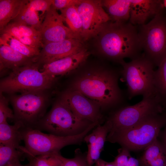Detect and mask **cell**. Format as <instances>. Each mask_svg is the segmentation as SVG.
<instances>
[{
  "mask_svg": "<svg viewBox=\"0 0 166 166\" xmlns=\"http://www.w3.org/2000/svg\"><path fill=\"white\" fill-rule=\"evenodd\" d=\"M126 166H140L139 160L131 156Z\"/></svg>",
  "mask_w": 166,
  "mask_h": 166,
  "instance_id": "obj_34",
  "label": "cell"
},
{
  "mask_svg": "<svg viewBox=\"0 0 166 166\" xmlns=\"http://www.w3.org/2000/svg\"><path fill=\"white\" fill-rule=\"evenodd\" d=\"M12 166H31L30 164V163H28V164L26 165H22L20 163L16 164Z\"/></svg>",
  "mask_w": 166,
  "mask_h": 166,
  "instance_id": "obj_37",
  "label": "cell"
},
{
  "mask_svg": "<svg viewBox=\"0 0 166 166\" xmlns=\"http://www.w3.org/2000/svg\"><path fill=\"white\" fill-rule=\"evenodd\" d=\"M95 164V166H114L112 162H107L100 158L96 162Z\"/></svg>",
  "mask_w": 166,
  "mask_h": 166,
  "instance_id": "obj_35",
  "label": "cell"
},
{
  "mask_svg": "<svg viewBox=\"0 0 166 166\" xmlns=\"http://www.w3.org/2000/svg\"><path fill=\"white\" fill-rule=\"evenodd\" d=\"M14 118V114L9 107L8 102L3 95L2 93H0V124L7 122L8 119Z\"/></svg>",
  "mask_w": 166,
  "mask_h": 166,
  "instance_id": "obj_29",
  "label": "cell"
},
{
  "mask_svg": "<svg viewBox=\"0 0 166 166\" xmlns=\"http://www.w3.org/2000/svg\"><path fill=\"white\" fill-rule=\"evenodd\" d=\"M61 14L51 6L45 13L39 30L43 44L74 38L82 40L63 23Z\"/></svg>",
  "mask_w": 166,
  "mask_h": 166,
  "instance_id": "obj_13",
  "label": "cell"
},
{
  "mask_svg": "<svg viewBox=\"0 0 166 166\" xmlns=\"http://www.w3.org/2000/svg\"><path fill=\"white\" fill-rule=\"evenodd\" d=\"M24 127L20 121H16L13 125L8 122L0 124V144L19 147L22 140V130Z\"/></svg>",
  "mask_w": 166,
  "mask_h": 166,
  "instance_id": "obj_22",
  "label": "cell"
},
{
  "mask_svg": "<svg viewBox=\"0 0 166 166\" xmlns=\"http://www.w3.org/2000/svg\"><path fill=\"white\" fill-rule=\"evenodd\" d=\"M166 125V110L149 115L130 128L109 133L106 140L129 151L144 150L158 139Z\"/></svg>",
  "mask_w": 166,
  "mask_h": 166,
  "instance_id": "obj_3",
  "label": "cell"
},
{
  "mask_svg": "<svg viewBox=\"0 0 166 166\" xmlns=\"http://www.w3.org/2000/svg\"><path fill=\"white\" fill-rule=\"evenodd\" d=\"M95 38L99 52L109 59L121 63L125 58L132 60L140 56L138 31L130 22L109 21Z\"/></svg>",
  "mask_w": 166,
  "mask_h": 166,
  "instance_id": "obj_1",
  "label": "cell"
},
{
  "mask_svg": "<svg viewBox=\"0 0 166 166\" xmlns=\"http://www.w3.org/2000/svg\"><path fill=\"white\" fill-rule=\"evenodd\" d=\"M163 1L164 7H165L166 8V0H164Z\"/></svg>",
  "mask_w": 166,
  "mask_h": 166,
  "instance_id": "obj_38",
  "label": "cell"
},
{
  "mask_svg": "<svg viewBox=\"0 0 166 166\" xmlns=\"http://www.w3.org/2000/svg\"><path fill=\"white\" fill-rule=\"evenodd\" d=\"M141 26L138 34L144 56L158 67L166 58V16L163 11Z\"/></svg>",
  "mask_w": 166,
  "mask_h": 166,
  "instance_id": "obj_9",
  "label": "cell"
},
{
  "mask_svg": "<svg viewBox=\"0 0 166 166\" xmlns=\"http://www.w3.org/2000/svg\"><path fill=\"white\" fill-rule=\"evenodd\" d=\"M113 22H126L130 16V0H101Z\"/></svg>",
  "mask_w": 166,
  "mask_h": 166,
  "instance_id": "obj_20",
  "label": "cell"
},
{
  "mask_svg": "<svg viewBox=\"0 0 166 166\" xmlns=\"http://www.w3.org/2000/svg\"><path fill=\"white\" fill-rule=\"evenodd\" d=\"M7 34L14 37L23 44L35 48L38 47L42 41L40 31L34 28L11 21L1 31L0 34Z\"/></svg>",
  "mask_w": 166,
  "mask_h": 166,
  "instance_id": "obj_18",
  "label": "cell"
},
{
  "mask_svg": "<svg viewBox=\"0 0 166 166\" xmlns=\"http://www.w3.org/2000/svg\"><path fill=\"white\" fill-rule=\"evenodd\" d=\"M29 0H0V31L20 14Z\"/></svg>",
  "mask_w": 166,
  "mask_h": 166,
  "instance_id": "obj_21",
  "label": "cell"
},
{
  "mask_svg": "<svg viewBox=\"0 0 166 166\" xmlns=\"http://www.w3.org/2000/svg\"><path fill=\"white\" fill-rule=\"evenodd\" d=\"M0 61L1 69L8 68L12 70L35 63L33 59L1 42Z\"/></svg>",
  "mask_w": 166,
  "mask_h": 166,
  "instance_id": "obj_19",
  "label": "cell"
},
{
  "mask_svg": "<svg viewBox=\"0 0 166 166\" xmlns=\"http://www.w3.org/2000/svg\"><path fill=\"white\" fill-rule=\"evenodd\" d=\"M62 166H89L87 163L86 156L82 155L80 150L77 149L75 152V156L71 159L62 157Z\"/></svg>",
  "mask_w": 166,
  "mask_h": 166,
  "instance_id": "obj_30",
  "label": "cell"
},
{
  "mask_svg": "<svg viewBox=\"0 0 166 166\" xmlns=\"http://www.w3.org/2000/svg\"><path fill=\"white\" fill-rule=\"evenodd\" d=\"M118 77L116 72L110 69L93 70L78 78L71 89L80 92L101 108H110L124 100L118 85Z\"/></svg>",
  "mask_w": 166,
  "mask_h": 166,
  "instance_id": "obj_2",
  "label": "cell"
},
{
  "mask_svg": "<svg viewBox=\"0 0 166 166\" xmlns=\"http://www.w3.org/2000/svg\"><path fill=\"white\" fill-rule=\"evenodd\" d=\"M24 154L20 146L0 144V166H12L19 163Z\"/></svg>",
  "mask_w": 166,
  "mask_h": 166,
  "instance_id": "obj_24",
  "label": "cell"
},
{
  "mask_svg": "<svg viewBox=\"0 0 166 166\" xmlns=\"http://www.w3.org/2000/svg\"><path fill=\"white\" fill-rule=\"evenodd\" d=\"M97 125L93 123L82 133L67 136L45 133L38 129L24 127L22 135L25 146H20V148L28 157L60 152V150L65 146L80 144Z\"/></svg>",
  "mask_w": 166,
  "mask_h": 166,
  "instance_id": "obj_4",
  "label": "cell"
},
{
  "mask_svg": "<svg viewBox=\"0 0 166 166\" xmlns=\"http://www.w3.org/2000/svg\"><path fill=\"white\" fill-rule=\"evenodd\" d=\"M28 3L23 8L18 15L11 21L18 22L32 27L39 31L42 22L40 20L38 12L30 7Z\"/></svg>",
  "mask_w": 166,
  "mask_h": 166,
  "instance_id": "obj_27",
  "label": "cell"
},
{
  "mask_svg": "<svg viewBox=\"0 0 166 166\" xmlns=\"http://www.w3.org/2000/svg\"><path fill=\"white\" fill-rule=\"evenodd\" d=\"M39 67L34 63L12 70L9 75L1 81L0 92L23 93L44 92L50 88L56 77L41 71Z\"/></svg>",
  "mask_w": 166,
  "mask_h": 166,
  "instance_id": "obj_5",
  "label": "cell"
},
{
  "mask_svg": "<svg viewBox=\"0 0 166 166\" xmlns=\"http://www.w3.org/2000/svg\"><path fill=\"white\" fill-rule=\"evenodd\" d=\"M82 0H53L51 6L54 9L61 10L72 6H77Z\"/></svg>",
  "mask_w": 166,
  "mask_h": 166,
  "instance_id": "obj_33",
  "label": "cell"
},
{
  "mask_svg": "<svg viewBox=\"0 0 166 166\" xmlns=\"http://www.w3.org/2000/svg\"><path fill=\"white\" fill-rule=\"evenodd\" d=\"M0 42L6 45L25 56L34 60L39 55L40 50L26 45L14 37L7 34H0Z\"/></svg>",
  "mask_w": 166,
  "mask_h": 166,
  "instance_id": "obj_23",
  "label": "cell"
},
{
  "mask_svg": "<svg viewBox=\"0 0 166 166\" xmlns=\"http://www.w3.org/2000/svg\"><path fill=\"white\" fill-rule=\"evenodd\" d=\"M89 54L85 48L77 53L43 65L41 71L55 77L65 74L77 68L86 60Z\"/></svg>",
  "mask_w": 166,
  "mask_h": 166,
  "instance_id": "obj_17",
  "label": "cell"
},
{
  "mask_svg": "<svg viewBox=\"0 0 166 166\" xmlns=\"http://www.w3.org/2000/svg\"><path fill=\"white\" fill-rule=\"evenodd\" d=\"M60 99L81 119L99 124L102 120L100 107L77 91L67 90L63 93Z\"/></svg>",
  "mask_w": 166,
  "mask_h": 166,
  "instance_id": "obj_12",
  "label": "cell"
},
{
  "mask_svg": "<svg viewBox=\"0 0 166 166\" xmlns=\"http://www.w3.org/2000/svg\"><path fill=\"white\" fill-rule=\"evenodd\" d=\"M63 157L58 152L28 157L31 166H62Z\"/></svg>",
  "mask_w": 166,
  "mask_h": 166,
  "instance_id": "obj_28",
  "label": "cell"
},
{
  "mask_svg": "<svg viewBox=\"0 0 166 166\" xmlns=\"http://www.w3.org/2000/svg\"><path fill=\"white\" fill-rule=\"evenodd\" d=\"M77 7L81 20V37L84 42L95 38L104 25L111 21L101 0H82Z\"/></svg>",
  "mask_w": 166,
  "mask_h": 166,
  "instance_id": "obj_11",
  "label": "cell"
},
{
  "mask_svg": "<svg viewBox=\"0 0 166 166\" xmlns=\"http://www.w3.org/2000/svg\"><path fill=\"white\" fill-rule=\"evenodd\" d=\"M154 83L156 95L166 108V58L155 71Z\"/></svg>",
  "mask_w": 166,
  "mask_h": 166,
  "instance_id": "obj_26",
  "label": "cell"
},
{
  "mask_svg": "<svg viewBox=\"0 0 166 166\" xmlns=\"http://www.w3.org/2000/svg\"><path fill=\"white\" fill-rule=\"evenodd\" d=\"M121 73L127 86V97L131 99L141 95L143 97L156 94L154 86V65L144 55L121 63Z\"/></svg>",
  "mask_w": 166,
  "mask_h": 166,
  "instance_id": "obj_7",
  "label": "cell"
},
{
  "mask_svg": "<svg viewBox=\"0 0 166 166\" xmlns=\"http://www.w3.org/2000/svg\"><path fill=\"white\" fill-rule=\"evenodd\" d=\"M53 0H30L28 5L37 11L45 12L50 7Z\"/></svg>",
  "mask_w": 166,
  "mask_h": 166,
  "instance_id": "obj_32",
  "label": "cell"
},
{
  "mask_svg": "<svg viewBox=\"0 0 166 166\" xmlns=\"http://www.w3.org/2000/svg\"><path fill=\"white\" fill-rule=\"evenodd\" d=\"M166 110L156 94L143 97L138 103L123 106L111 114L108 119L111 125L109 133L130 128L149 115Z\"/></svg>",
  "mask_w": 166,
  "mask_h": 166,
  "instance_id": "obj_8",
  "label": "cell"
},
{
  "mask_svg": "<svg viewBox=\"0 0 166 166\" xmlns=\"http://www.w3.org/2000/svg\"><path fill=\"white\" fill-rule=\"evenodd\" d=\"M111 128V124L107 120L103 125H97L91 133L84 137V140L88 147L86 158L89 166H92L100 159Z\"/></svg>",
  "mask_w": 166,
  "mask_h": 166,
  "instance_id": "obj_16",
  "label": "cell"
},
{
  "mask_svg": "<svg viewBox=\"0 0 166 166\" xmlns=\"http://www.w3.org/2000/svg\"><path fill=\"white\" fill-rule=\"evenodd\" d=\"M164 128L163 130L160 132V135H161V137L160 142L166 150V125Z\"/></svg>",
  "mask_w": 166,
  "mask_h": 166,
  "instance_id": "obj_36",
  "label": "cell"
},
{
  "mask_svg": "<svg viewBox=\"0 0 166 166\" xmlns=\"http://www.w3.org/2000/svg\"><path fill=\"white\" fill-rule=\"evenodd\" d=\"M129 22L142 25L149 18L163 11V1L160 0H130Z\"/></svg>",
  "mask_w": 166,
  "mask_h": 166,
  "instance_id": "obj_15",
  "label": "cell"
},
{
  "mask_svg": "<svg viewBox=\"0 0 166 166\" xmlns=\"http://www.w3.org/2000/svg\"><path fill=\"white\" fill-rule=\"evenodd\" d=\"M93 123L78 117L60 99L33 128L59 136H71L82 133Z\"/></svg>",
  "mask_w": 166,
  "mask_h": 166,
  "instance_id": "obj_6",
  "label": "cell"
},
{
  "mask_svg": "<svg viewBox=\"0 0 166 166\" xmlns=\"http://www.w3.org/2000/svg\"><path fill=\"white\" fill-rule=\"evenodd\" d=\"M43 92L25 93L12 97L16 122H21L25 128H34L45 109L47 97Z\"/></svg>",
  "mask_w": 166,
  "mask_h": 166,
  "instance_id": "obj_10",
  "label": "cell"
},
{
  "mask_svg": "<svg viewBox=\"0 0 166 166\" xmlns=\"http://www.w3.org/2000/svg\"><path fill=\"white\" fill-rule=\"evenodd\" d=\"M86 48L82 40L70 38L43 44L35 63L40 66L78 53Z\"/></svg>",
  "mask_w": 166,
  "mask_h": 166,
  "instance_id": "obj_14",
  "label": "cell"
},
{
  "mask_svg": "<svg viewBox=\"0 0 166 166\" xmlns=\"http://www.w3.org/2000/svg\"><path fill=\"white\" fill-rule=\"evenodd\" d=\"M60 10L63 21L68 25V28L82 40V23L77 6H71Z\"/></svg>",
  "mask_w": 166,
  "mask_h": 166,
  "instance_id": "obj_25",
  "label": "cell"
},
{
  "mask_svg": "<svg viewBox=\"0 0 166 166\" xmlns=\"http://www.w3.org/2000/svg\"><path fill=\"white\" fill-rule=\"evenodd\" d=\"M129 152L128 149L122 147L118 149V155L112 163L114 166H126L131 156Z\"/></svg>",
  "mask_w": 166,
  "mask_h": 166,
  "instance_id": "obj_31",
  "label": "cell"
}]
</instances>
